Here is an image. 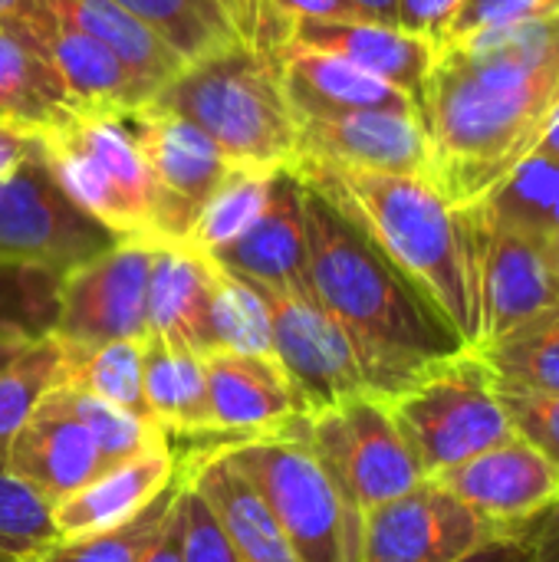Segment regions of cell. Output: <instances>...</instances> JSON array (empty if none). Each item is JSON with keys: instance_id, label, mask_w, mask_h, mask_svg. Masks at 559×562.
I'll use <instances>...</instances> for the list:
<instances>
[{"instance_id": "13", "label": "cell", "mask_w": 559, "mask_h": 562, "mask_svg": "<svg viewBox=\"0 0 559 562\" xmlns=\"http://www.w3.org/2000/svg\"><path fill=\"white\" fill-rule=\"evenodd\" d=\"M501 537L435 481L362 517L359 562H458Z\"/></svg>"}, {"instance_id": "4", "label": "cell", "mask_w": 559, "mask_h": 562, "mask_svg": "<svg viewBox=\"0 0 559 562\" xmlns=\"http://www.w3.org/2000/svg\"><path fill=\"white\" fill-rule=\"evenodd\" d=\"M280 49L241 36L188 63L152 102L194 122L224 151L231 168L267 175L290 168L297 155V112L283 92Z\"/></svg>"}, {"instance_id": "53", "label": "cell", "mask_w": 559, "mask_h": 562, "mask_svg": "<svg viewBox=\"0 0 559 562\" xmlns=\"http://www.w3.org/2000/svg\"><path fill=\"white\" fill-rule=\"evenodd\" d=\"M0 562H33V557H10V553H0Z\"/></svg>"}, {"instance_id": "23", "label": "cell", "mask_w": 559, "mask_h": 562, "mask_svg": "<svg viewBox=\"0 0 559 562\" xmlns=\"http://www.w3.org/2000/svg\"><path fill=\"white\" fill-rule=\"evenodd\" d=\"M181 464L191 484L214 507L237 562H300L267 504L257 497L247 477L231 468L221 448L188 451L181 454Z\"/></svg>"}, {"instance_id": "35", "label": "cell", "mask_w": 559, "mask_h": 562, "mask_svg": "<svg viewBox=\"0 0 559 562\" xmlns=\"http://www.w3.org/2000/svg\"><path fill=\"white\" fill-rule=\"evenodd\" d=\"M53 395L72 418H79L89 428V435L96 438L109 468H115L128 458H138L145 451H155L161 445H171L158 425H152L148 418H138L132 412H122L102 398H92V395L66 389V385H56Z\"/></svg>"}, {"instance_id": "48", "label": "cell", "mask_w": 559, "mask_h": 562, "mask_svg": "<svg viewBox=\"0 0 559 562\" xmlns=\"http://www.w3.org/2000/svg\"><path fill=\"white\" fill-rule=\"evenodd\" d=\"M40 336H30V333H16V329H0V369L10 366L16 356H23Z\"/></svg>"}, {"instance_id": "29", "label": "cell", "mask_w": 559, "mask_h": 562, "mask_svg": "<svg viewBox=\"0 0 559 562\" xmlns=\"http://www.w3.org/2000/svg\"><path fill=\"white\" fill-rule=\"evenodd\" d=\"M142 356H145V339H119L96 349H63L59 385L86 392L92 398H102L122 412L152 422L145 405V385H142Z\"/></svg>"}, {"instance_id": "47", "label": "cell", "mask_w": 559, "mask_h": 562, "mask_svg": "<svg viewBox=\"0 0 559 562\" xmlns=\"http://www.w3.org/2000/svg\"><path fill=\"white\" fill-rule=\"evenodd\" d=\"M181 494V491H178ZM142 562H181V530H178V501H175V510L168 517V527L165 533L158 537V543L145 553Z\"/></svg>"}, {"instance_id": "52", "label": "cell", "mask_w": 559, "mask_h": 562, "mask_svg": "<svg viewBox=\"0 0 559 562\" xmlns=\"http://www.w3.org/2000/svg\"><path fill=\"white\" fill-rule=\"evenodd\" d=\"M30 7V0H0V20L13 16V13H23Z\"/></svg>"}, {"instance_id": "20", "label": "cell", "mask_w": 559, "mask_h": 562, "mask_svg": "<svg viewBox=\"0 0 559 562\" xmlns=\"http://www.w3.org/2000/svg\"><path fill=\"white\" fill-rule=\"evenodd\" d=\"M280 76L297 119L336 112H402L422 119L415 102L385 79L359 69L343 56L320 53L293 40L280 49Z\"/></svg>"}, {"instance_id": "18", "label": "cell", "mask_w": 559, "mask_h": 562, "mask_svg": "<svg viewBox=\"0 0 559 562\" xmlns=\"http://www.w3.org/2000/svg\"><path fill=\"white\" fill-rule=\"evenodd\" d=\"M7 468L49 507L109 471L89 428L72 418L53 392H46L26 425L7 441Z\"/></svg>"}, {"instance_id": "33", "label": "cell", "mask_w": 559, "mask_h": 562, "mask_svg": "<svg viewBox=\"0 0 559 562\" xmlns=\"http://www.w3.org/2000/svg\"><path fill=\"white\" fill-rule=\"evenodd\" d=\"M478 207L504 227L547 240L559 231V165L527 155L488 198L478 201Z\"/></svg>"}, {"instance_id": "38", "label": "cell", "mask_w": 559, "mask_h": 562, "mask_svg": "<svg viewBox=\"0 0 559 562\" xmlns=\"http://www.w3.org/2000/svg\"><path fill=\"white\" fill-rule=\"evenodd\" d=\"M56 283L59 273L0 263V329L46 336L56 316Z\"/></svg>"}, {"instance_id": "5", "label": "cell", "mask_w": 559, "mask_h": 562, "mask_svg": "<svg viewBox=\"0 0 559 562\" xmlns=\"http://www.w3.org/2000/svg\"><path fill=\"white\" fill-rule=\"evenodd\" d=\"M221 451L267 504L300 562H359L362 517L349 510L300 435L234 441Z\"/></svg>"}, {"instance_id": "19", "label": "cell", "mask_w": 559, "mask_h": 562, "mask_svg": "<svg viewBox=\"0 0 559 562\" xmlns=\"http://www.w3.org/2000/svg\"><path fill=\"white\" fill-rule=\"evenodd\" d=\"M303 181L283 168L273 175L270 204L260 221L231 247L214 254L211 260L260 290L270 293H310V270H306V224H303Z\"/></svg>"}, {"instance_id": "21", "label": "cell", "mask_w": 559, "mask_h": 562, "mask_svg": "<svg viewBox=\"0 0 559 562\" xmlns=\"http://www.w3.org/2000/svg\"><path fill=\"white\" fill-rule=\"evenodd\" d=\"M290 40L356 63L359 69L405 92L415 102V109L425 112V89L435 63L432 40L385 23H316V20L293 23Z\"/></svg>"}, {"instance_id": "28", "label": "cell", "mask_w": 559, "mask_h": 562, "mask_svg": "<svg viewBox=\"0 0 559 562\" xmlns=\"http://www.w3.org/2000/svg\"><path fill=\"white\" fill-rule=\"evenodd\" d=\"M208 352L273 356V319L264 290L217 263L211 273V293L204 313L201 356Z\"/></svg>"}, {"instance_id": "46", "label": "cell", "mask_w": 559, "mask_h": 562, "mask_svg": "<svg viewBox=\"0 0 559 562\" xmlns=\"http://www.w3.org/2000/svg\"><path fill=\"white\" fill-rule=\"evenodd\" d=\"M30 151H33V135H23L0 122V181L7 175H13Z\"/></svg>"}, {"instance_id": "3", "label": "cell", "mask_w": 559, "mask_h": 562, "mask_svg": "<svg viewBox=\"0 0 559 562\" xmlns=\"http://www.w3.org/2000/svg\"><path fill=\"white\" fill-rule=\"evenodd\" d=\"M290 171L349 221L461 336L478 346V296L461 211L428 178L379 175L320 161Z\"/></svg>"}, {"instance_id": "9", "label": "cell", "mask_w": 559, "mask_h": 562, "mask_svg": "<svg viewBox=\"0 0 559 562\" xmlns=\"http://www.w3.org/2000/svg\"><path fill=\"white\" fill-rule=\"evenodd\" d=\"M115 240L112 231L63 194L33 138V151L23 165L0 181V263L66 273L99 257Z\"/></svg>"}, {"instance_id": "49", "label": "cell", "mask_w": 559, "mask_h": 562, "mask_svg": "<svg viewBox=\"0 0 559 562\" xmlns=\"http://www.w3.org/2000/svg\"><path fill=\"white\" fill-rule=\"evenodd\" d=\"M372 23H385V26H399V3L402 0H353Z\"/></svg>"}, {"instance_id": "51", "label": "cell", "mask_w": 559, "mask_h": 562, "mask_svg": "<svg viewBox=\"0 0 559 562\" xmlns=\"http://www.w3.org/2000/svg\"><path fill=\"white\" fill-rule=\"evenodd\" d=\"M544 247H547V260H550V270H554V280H557L559 290V231L544 240Z\"/></svg>"}, {"instance_id": "24", "label": "cell", "mask_w": 559, "mask_h": 562, "mask_svg": "<svg viewBox=\"0 0 559 562\" xmlns=\"http://www.w3.org/2000/svg\"><path fill=\"white\" fill-rule=\"evenodd\" d=\"M142 385L152 422L171 438H214L204 362L194 349L145 336Z\"/></svg>"}, {"instance_id": "36", "label": "cell", "mask_w": 559, "mask_h": 562, "mask_svg": "<svg viewBox=\"0 0 559 562\" xmlns=\"http://www.w3.org/2000/svg\"><path fill=\"white\" fill-rule=\"evenodd\" d=\"M63 349L53 336H40L23 356L0 369V445H7L36 405L59 385Z\"/></svg>"}, {"instance_id": "11", "label": "cell", "mask_w": 559, "mask_h": 562, "mask_svg": "<svg viewBox=\"0 0 559 562\" xmlns=\"http://www.w3.org/2000/svg\"><path fill=\"white\" fill-rule=\"evenodd\" d=\"M458 211L471 250L478 296V346L550 310H559V290L544 240L504 227L478 204Z\"/></svg>"}, {"instance_id": "40", "label": "cell", "mask_w": 559, "mask_h": 562, "mask_svg": "<svg viewBox=\"0 0 559 562\" xmlns=\"http://www.w3.org/2000/svg\"><path fill=\"white\" fill-rule=\"evenodd\" d=\"M494 385L514 431L559 468V392H534L501 379H494Z\"/></svg>"}, {"instance_id": "45", "label": "cell", "mask_w": 559, "mask_h": 562, "mask_svg": "<svg viewBox=\"0 0 559 562\" xmlns=\"http://www.w3.org/2000/svg\"><path fill=\"white\" fill-rule=\"evenodd\" d=\"M527 553H530V540H527V530H521V533H501L488 540L484 547H478L474 553H468L458 562H527Z\"/></svg>"}, {"instance_id": "42", "label": "cell", "mask_w": 559, "mask_h": 562, "mask_svg": "<svg viewBox=\"0 0 559 562\" xmlns=\"http://www.w3.org/2000/svg\"><path fill=\"white\" fill-rule=\"evenodd\" d=\"M290 26L303 20L316 23H372L353 0H267Z\"/></svg>"}, {"instance_id": "50", "label": "cell", "mask_w": 559, "mask_h": 562, "mask_svg": "<svg viewBox=\"0 0 559 562\" xmlns=\"http://www.w3.org/2000/svg\"><path fill=\"white\" fill-rule=\"evenodd\" d=\"M530 155H540V158H547V161L559 165V112H557V119L547 125V132L540 135V142L534 145V151H530Z\"/></svg>"}, {"instance_id": "31", "label": "cell", "mask_w": 559, "mask_h": 562, "mask_svg": "<svg viewBox=\"0 0 559 562\" xmlns=\"http://www.w3.org/2000/svg\"><path fill=\"white\" fill-rule=\"evenodd\" d=\"M181 484H185V471L178 458L175 481L152 504H145L135 517L102 533H89L76 540H53L33 557V562H142L145 553L158 543V537L165 533Z\"/></svg>"}, {"instance_id": "25", "label": "cell", "mask_w": 559, "mask_h": 562, "mask_svg": "<svg viewBox=\"0 0 559 562\" xmlns=\"http://www.w3.org/2000/svg\"><path fill=\"white\" fill-rule=\"evenodd\" d=\"M40 3L56 10L76 30L99 40L142 86L148 102L161 92V86H168L188 66L155 30L135 20L115 0H40Z\"/></svg>"}, {"instance_id": "44", "label": "cell", "mask_w": 559, "mask_h": 562, "mask_svg": "<svg viewBox=\"0 0 559 562\" xmlns=\"http://www.w3.org/2000/svg\"><path fill=\"white\" fill-rule=\"evenodd\" d=\"M527 562H559V501L527 527Z\"/></svg>"}, {"instance_id": "16", "label": "cell", "mask_w": 559, "mask_h": 562, "mask_svg": "<svg viewBox=\"0 0 559 562\" xmlns=\"http://www.w3.org/2000/svg\"><path fill=\"white\" fill-rule=\"evenodd\" d=\"M293 161L432 178V142L425 122L402 112L303 115L297 119Z\"/></svg>"}, {"instance_id": "1", "label": "cell", "mask_w": 559, "mask_h": 562, "mask_svg": "<svg viewBox=\"0 0 559 562\" xmlns=\"http://www.w3.org/2000/svg\"><path fill=\"white\" fill-rule=\"evenodd\" d=\"M559 112V63L524 66L465 46H435L425 89L432 184L451 207L488 198Z\"/></svg>"}, {"instance_id": "26", "label": "cell", "mask_w": 559, "mask_h": 562, "mask_svg": "<svg viewBox=\"0 0 559 562\" xmlns=\"http://www.w3.org/2000/svg\"><path fill=\"white\" fill-rule=\"evenodd\" d=\"M214 263L181 244H158L148 273V336L204 349V313Z\"/></svg>"}, {"instance_id": "34", "label": "cell", "mask_w": 559, "mask_h": 562, "mask_svg": "<svg viewBox=\"0 0 559 562\" xmlns=\"http://www.w3.org/2000/svg\"><path fill=\"white\" fill-rule=\"evenodd\" d=\"M494 379L534 389L559 392V310H550L484 346H474Z\"/></svg>"}, {"instance_id": "41", "label": "cell", "mask_w": 559, "mask_h": 562, "mask_svg": "<svg viewBox=\"0 0 559 562\" xmlns=\"http://www.w3.org/2000/svg\"><path fill=\"white\" fill-rule=\"evenodd\" d=\"M559 0H461L451 16L441 23L435 46L441 43H458L471 33L494 30V26H511V23H527V20H544L557 16Z\"/></svg>"}, {"instance_id": "30", "label": "cell", "mask_w": 559, "mask_h": 562, "mask_svg": "<svg viewBox=\"0 0 559 562\" xmlns=\"http://www.w3.org/2000/svg\"><path fill=\"white\" fill-rule=\"evenodd\" d=\"M155 30L185 63H198L241 40L227 0H115Z\"/></svg>"}, {"instance_id": "8", "label": "cell", "mask_w": 559, "mask_h": 562, "mask_svg": "<svg viewBox=\"0 0 559 562\" xmlns=\"http://www.w3.org/2000/svg\"><path fill=\"white\" fill-rule=\"evenodd\" d=\"M115 119L152 178V244H185L201 207L231 175V161L194 122L155 102Z\"/></svg>"}, {"instance_id": "2", "label": "cell", "mask_w": 559, "mask_h": 562, "mask_svg": "<svg viewBox=\"0 0 559 562\" xmlns=\"http://www.w3.org/2000/svg\"><path fill=\"white\" fill-rule=\"evenodd\" d=\"M303 224L310 293L356 342L372 395L392 398L428 366L468 349L441 313L310 188Z\"/></svg>"}, {"instance_id": "37", "label": "cell", "mask_w": 559, "mask_h": 562, "mask_svg": "<svg viewBox=\"0 0 559 562\" xmlns=\"http://www.w3.org/2000/svg\"><path fill=\"white\" fill-rule=\"evenodd\" d=\"M53 540V507L10 474L7 445H0V553L36 557Z\"/></svg>"}, {"instance_id": "32", "label": "cell", "mask_w": 559, "mask_h": 562, "mask_svg": "<svg viewBox=\"0 0 559 562\" xmlns=\"http://www.w3.org/2000/svg\"><path fill=\"white\" fill-rule=\"evenodd\" d=\"M273 175L231 168V175L217 184V191L201 207V214H198V221H194V227L181 247L204 254V257H214L224 247H231L234 240H241L267 211L270 191H273Z\"/></svg>"}, {"instance_id": "27", "label": "cell", "mask_w": 559, "mask_h": 562, "mask_svg": "<svg viewBox=\"0 0 559 562\" xmlns=\"http://www.w3.org/2000/svg\"><path fill=\"white\" fill-rule=\"evenodd\" d=\"M72 115V99L53 66L0 30V122L40 135Z\"/></svg>"}, {"instance_id": "39", "label": "cell", "mask_w": 559, "mask_h": 562, "mask_svg": "<svg viewBox=\"0 0 559 562\" xmlns=\"http://www.w3.org/2000/svg\"><path fill=\"white\" fill-rule=\"evenodd\" d=\"M178 530H181V562H237L214 507L191 484L188 471H185V484L178 494Z\"/></svg>"}, {"instance_id": "12", "label": "cell", "mask_w": 559, "mask_h": 562, "mask_svg": "<svg viewBox=\"0 0 559 562\" xmlns=\"http://www.w3.org/2000/svg\"><path fill=\"white\" fill-rule=\"evenodd\" d=\"M264 296L273 319V359L290 375L306 415L372 392L356 342L313 296L270 290Z\"/></svg>"}, {"instance_id": "14", "label": "cell", "mask_w": 559, "mask_h": 562, "mask_svg": "<svg viewBox=\"0 0 559 562\" xmlns=\"http://www.w3.org/2000/svg\"><path fill=\"white\" fill-rule=\"evenodd\" d=\"M0 30L53 66L76 115H122L148 102L142 86L99 40L76 30L40 0H30L23 13L0 20Z\"/></svg>"}, {"instance_id": "43", "label": "cell", "mask_w": 559, "mask_h": 562, "mask_svg": "<svg viewBox=\"0 0 559 562\" xmlns=\"http://www.w3.org/2000/svg\"><path fill=\"white\" fill-rule=\"evenodd\" d=\"M461 0H402L399 3V30L415 33V36H425V40L435 43L441 23L451 16V10Z\"/></svg>"}, {"instance_id": "17", "label": "cell", "mask_w": 559, "mask_h": 562, "mask_svg": "<svg viewBox=\"0 0 559 562\" xmlns=\"http://www.w3.org/2000/svg\"><path fill=\"white\" fill-rule=\"evenodd\" d=\"M214 431L234 441L293 431L306 415L303 402L273 356L208 352L201 356Z\"/></svg>"}, {"instance_id": "15", "label": "cell", "mask_w": 559, "mask_h": 562, "mask_svg": "<svg viewBox=\"0 0 559 562\" xmlns=\"http://www.w3.org/2000/svg\"><path fill=\"white\" fill-rule=\"evenodd\" d=\"M432 481L497 533L527 530L559 501V468L517 431Z\"/></svg>"}, {"instance_id": "6", "label": "cell", "mask_w": 559, "mask_h": 562, "mask_svg": "<svg viewBox=\"0 0 559 562\" xmlns=\"http://www.w3.org/2000/svg\"><path fill=\"white\" fill-rule=\"evenodd\" d=\"M385 405L425 481L514 435L497 398L494 372L474 349L428 366L409 389L385 398Z\"/></svg>"}, {"instance_id": "7", "label": "cell", "mask_w": 559, "mask_h": 562, "mask_svg": "<svg viewBox=\"0 0 559 562\" xmlns=\"http://www.w3.org/2000/svg\"><path fill=\"white\" fill-rule=\"evenodd\" d=\"M293 435L306 441L349 510L359 517L399 501L425 481L385 398L372 392L303 415L293 425Z\"/></svg>"}, {"instance_id": "10", "label": "cell", "mask_w": 559, "mask_h": 562, "mask_svg": "<svg viewBox=\"0 0 559 562\" xmlns=\"http://www.w3.org/2000/svg\"><path fill=\"white\" fill-rule=\"evenodd\" d=\"M158 244L115 240L99 257L59 273L46 336L63 349H96L148 336V273Z\"/></svg>"}, {"instance_id": "22", "label": "cell", "mask_w": 559, "mask_h": 562, "mask_svg": "<svg viewBox=\"0 0 559 562\" xmlns=\"http://www.w3.org/2000/svg\"><path fill=\"white\" fill-rule=\"evenodd\" d=\"M175 474H178V454L171 445H161L155 451H145L138 458H128L102 471L79 494L53 507L56 540H76L125 524L145 504H152L175 481Z\"/></svg>"}]
</instances>
